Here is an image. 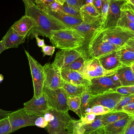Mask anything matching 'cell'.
<instances>
[{"mask_svg":"<svg viewBox=\"0 0 134 134\" xmlns=\"http://www.w3.org/2000/svg\"><path fill=\"white\" fill-rule=\"evenodd\" d=\"M23 2L25 5V15L31 17L35 23V26L30 36L31 38L40 36L50 39L54 31L69 29L40 10L33 1L23 0Z\"/></svg>","mask_w":134,"mask_h":134,"instance_id":"obj_1","label":"cell"},{"mask_svg":"<svg viewBox=\"0 0 134 134\" xmlns=\"http://www.w3.org/2000/svg\"><path fill=\"white\" fill-rule=\"evenodd\" d=\"M81 12L83 23L70 29L76 30L83 37L81 46L75 50L80 53L85 61H88L91 60L89 53L90 43L96 32L103 29L101 24V16L95 18L88 15L84 12Z\"/></svg>","mask_w":134,"mask_h":134,"instance_id":"obj_2","label":"cell"},{"mask_svg":"<svg viewBox=\"0 0 134 134\" xmlns=\"http://www.w3.org/2000/svg\"><path fill=\"white\" fill-rule=\"evenodd\" d=\"M49 39L54 47L61 50L77 49L84 40L80 34L70 29L54 31Z\"/></svg>","mask_w":134,"mask_h":134,"instance_id":"obj_3","label":"cell"},{"mask_svg":"<svg viewBox=\"0 0 134 134\" xmlns=\"http://www.w3.org/2000/svg\"><path fill=\"white\" fill-rule=\"evenodd\" d=\"M90 82L87 90L91 96L101 94L121 87L116 73L110 76L93 78Z\"/></svg>","mask_w":134,"mask_h":134,"instance_id":"obj_4","label":"cell"},{"mask_svg":"<svg viewBox=\"0 0 134 134\" xmlns=\"http://www.w3.org/2000/svg\"><path fill=\"white\" fill-rule=\"evenodd\" d=\"M28 58L33 84L34 95L36 98H40L44 92V75L43 66L25 50Z\"/></svg>","mask_w":134,"mask_h":134,"instance_id":"obj_5","label":"cell"},{"mask_svg":"<svg viewBox=\"0 0 134 134\" xmlns=\"http://www.w3.org/2000/svg\"><path fill=\"white\" fill-rule=\"evenodd\" d=\"M102 29L96 32L90 43L89 53L91 59H98L121 47L111 44L104 40Z\"/></svg>","mask_w":134,"mask_h":134,"instance_id":"obj_6","label":"cell"},{"mask_svg":"<svg viewBox=\"0 0 134 134\" xmlns=\"http://www.w3.org/2000/svg\"><path fill=\"white\" fill-rule=\"evenodd\" d=\"M102 32L104 40L118 47H123L134 38V32L118 26L102 29Z\"/></svg>","mask_w":134,"mask_h":134,"instance_id":"obj_7","label":"cell"},{"mask_svg":"<svg viewBox=\"0 0 134 134\" xmlns=\"http://www.w3.org/2000/svg\"><path fill=\"white\" fill-rule=\"evenodd\" d=\"M39 116L29 113L24 107L12 112L8 116L11 126V134L22 128L34 126Z\"/></svg>","mask_w":134,"mask_h":134,"instance_id":"obj_8","label":"cell"},{"mask_svg":"<svg viewBox=\"0 0 134 134\" xmlns=\"http://www.w3.org/2000/svg\"><path fill=\"white\" fill-rule=\"evenodd\" d=\"M44 92L50 109L61 112H68V97L63 88L51 90L45 87Z\"/></svg>","mask_w":134,"mask_h":134,"instance_id":"obj_9","label":"cell"},{"mask_svg":"<svg viewBox=\"0 0 134 134\" xmlns=\"http://www.w3.org/2000/svg\"><path fill=\"white\" fill-rule=\"evenodd\" d=\"M124 96L113 91H109L101 94L91 96L88 102V107L101 105L113 111Z\"/></svg>","mask_w":134,"mask_h":134,"instance_id":"obj_10","label":"cell"},{"mask_svg":"<svg viewBox=\"0 0 134 134\" xmlns=\"http://www.w3.org/2000/svg\"><path fill=\"white\" fill-rule=\"evenodd\" d=\"M116 72H110L105 70L101 66L98 59H93L85 61L83 65L78 72L85 79L90 81L93 78L110 76L116 73Z\"/></svg>","mask_w":134,"mask_h":134,"instance_id":"obj_11","label":"cell"},{"mask_svg":"<svg viewBox=\"0 0 134 134\" xmlns=\"http://www.w3.org/2000/svg\"><path fill=\"white\" fill-rule=\"evenodd\" d=\"M45 87L51 90L62 88V78L61 69L53 63H47L43 66Z\"/></svg>","mask_w":134,"mask_h":134,"instance_id":"obj_12","label":"cell"},{"mask_svg":"<svg viewBox=\"0 0 134 134\" xmlns=\"http://www.w3.org/2000/svg\"><path fill=\"white\" fill-rule=\"evenodd\" d=\"M116 26L134 32V0L125 1Z\"/></svg>","mask_w":134,"mask_h":134,"instance_id":"obj_13","label":"cell"},{"mask_svg":"<svg viewBox=\"0 0 134 134\" xmlns=\"http://www.w3.org/2000/svg\"><path fill=\"white\" fill-rule=\"evenodd\" d=\"M50 110L53 118L48 122L46 127L49 134H54L61 129L66 128L72 120L68 112H61L52 109H50Z\"/></svg>","mask_w":134,"mask_h":134,"instance_id":"obj_14","label":"cell"},{"mask_svg":"<svg viewBox=\"0 0 134 134\" xmlns=\"http://www.w3.org/2000/svg\"><path fill=\"white\" fill-rule=\"evenodd\" d=\"M24 108L29 113L38 116H43L47 110L50 109L48 103L45 92L38 98L33 97L25 103Z\"/></svg>","mask_w":134,"mask_h":134,"instance_id":"obj_15","label":"cell"},{"mask_svg":"<svg viewBox=\"0 0 134 134\" xmlns=\"http://www.w3.org/2000/svg\"><path fill=\"white\" fill-rule=\"evenodd\" d=\"M123 0H109V6L103 29L116 26L121 15V8L124 3Z\"/></svg>","mask_w":134,"mask_h":134,"instance_id":"obj_16","label":"cell"},{"mask_svg":"<svg viewBox=\"0 0 134 134\" xmlns=\"http://www.w3.org/2000/svg\"><path fill=\"white\" fill-rule=\"evenodd\" d=\"M81 56L75 49H64L56 53L53 64L60 69H63Z\"/></svg>","mask_w":134,"mask_h":134,"instance_id":"obj_17","label":"cell"},{"mask_svg":"<svg viewBox=\"0 0 134 134\" xmlns=\"http://www.w3.org/2000/svg\"><path fill=\"white\" fill-rule=\"evenodd\" d=\"M34 26L35 23L33 19L31 17L25 15L15 22L10 28L19 35L28 38L31 36Z\"/></svg>","mask_w":134,"mask_h":134,"instance_id":"obj_18","label":"cell"},{"mask_svg":"<svg viewBox=\"0 0 134 134\" xmlns=\"http://www.w3.org/2000/svg\"><path fill=\"white\" fill-rule=\"evenodd\" d=\"M103 68L107 71L116 72L124 67L119 59L117 50L107 54L98 59Z\"/></svg>","mask_w":134,"mask_h":134,"instance_id":"obj_19","label":"cell"},{"mask_svg":"<svg viewBox=\"0 0 134 134\" xmlns=\"http://www.w3.org/2000/svg\"><path fill=\"white\" fill-rule=\"evenodd\" d=\"M120 62L125 66H130L134 63V38L129 40L117 50Z\"/></svg>","mask_w":134,"mask_h":134,"instance_id":"obj_20","label":"cell"},{"mask_svg":"<svg viewBox=\"0 0 134 134\" xmlns=\"http://www.w3.org/2000/svg\"><path fill=\"white\" fill-rule=\"evenodd\" d=\"M26 37L19 35L15 30L10 27L1 41L6 50L11 48H18L25 43Z\"/></svg>","mask_w":134,"mask_h":134,"instance_id":"obj_21","label":"cell"},{"mask_svg":"<svg viewBox=\"0 0 134 134\" xmlns=\"http://www.w3.org/2000/svg\"><path fill=\"white\" fill-rule=\"evenodd\" d=\"M61 75L64 81L74 85L88 87L90 82L84 78L83 76L77 71L66 69H61Z\"/></svg>","mask_w":134,"mask_h":134,"instance_id":"obj_22","label":"cell"},{"mask_svg":"<svg viewBox=\"0 0 134 134\" xmlns=\"http://www.w3.org/2000/svg\"><path fill=\"white\" fill-rule=\"evenodd\" d=\"M133 119L134 116H129L104 126V134H124L128 125Z\"/></svg>","mask_w":134,"mask_h":134,"instance_id":"obj_23","label":"cell"},{"mask_svg":"<svg viewBox=\"0 0 134 134\" xmlns=\"http://www.w3.org/2000/svg\"><path fill=\"white\" fill-rule=\"evenodd\" d=\"M45 13L57 19L69 29L79 25L83 23L82 19L69 16L62 12H47Z\"/></svg>","mask_w":134,"mask_h":134,"instance_id":"obj_24","label":"cell"},{"mask_svg":"<svg viewBox=\"0 0 134 134\" xmlns=\"http://www.w3.org/2000/svg\"><path fill=\"white\" fill-rule=\"evenodd\" d=\"M116 74L122 87L134 85V72L130 66H124L117 70Z\"/></svg>","mask_w":134,"mask_h":134,"instance_id":"obj_25","label":"cell"},{"mask_svg":"<svg viewBox=\"0 0 134 134\" xmlns=\"http://www.w3.org/2000/svg\"><path fill=\"white\" fill-rule=\"evenodd\" d=\"M68 97H80L82 94L87 91V88L85 86L74 85L63 81L62 87Z\"/></svg>","mask_w":134,"mask_h":134,"instance_id":"obj_26","label":"cell"},{"mask_svg":"<svg viewBox=\"0 0 134 134\" xmlns=\"http://www.w3.org/2000/svg\"><path fill=\"white\" fill-rule=\"evenodd\" d=\"M129 116L122 111H111L108 113L102 115V121L103 127L110 124L125 118Z\"/></svg>","mask_w":134,"mask_h":134,"instance_id":"obj_27","label":"cell"},{"mask_svg":"<svg viewBox=\"0 0 134 134\" xmlns=\"http://www.w3.org/2000/svg\"><path fill=\"white\" fill-rule=\"evenodd\" d=\"M67 105L69 110L75 112L80 118H81L80 97H68Z\"/></svg>","mask_w":134,"mask_h":134,"instance_id":"obj_28","label":"cell"},{"mask_svg":"<svg viewBox=\"0 0 134 134\" xmlns=\"http://www.w3.org/2000/svg\"><path fill=\"white\" fill-rule=\"evenodd\" d=\"M102 115L97 116L94 120L92 123L82 125L85 129L84 134L90 133L97 129L103 128V125L102 123Z\"/></svg>","mask_w":134,"mask_h":134,"instance_id":"obj_29","label":"cell"},{"mask_svg":"<svg viewBox=\"0 0 134 134\" xmlns=\"http://www.w3.org/2000/svg\"><path fill=\"white\" fill-rule=\"evenodd\" d=\"M61 12L69 16L82 19L80 11L67 4L66 2L62 6Z\"/></svg>","mask_w":134,"mask_h":134,"instance_id":"obj_30","label":"cell"},{"mask_svg":"<svg viewBox=\"0 0 134 134\" xmlns=\"http://www.w3.org/2000/svg\"><path fill=\"white\" fill-rule=\"evenodd\" d=\"M111 110L101 105L93 106L88 108L86 111V114L92 113L96 116L104 115L111 112Z\"/></svg>","mask_w":134,"mask_h":134,"instance_id":"obj_31","label":"cell"},{"mask_svg":"<svg viewBox=\"0 0 134 134\" xmlns=\"http://www.w3.org/2000/svg\"><path fill=\"white\" fill-rule=\"evenodd\" d=\"M91 95L88 93V90L87 91L84 92L80 97V111L81 118L83 117L85 115L86 110L88 107V101Z\"/></svg>","mask_w":134,"mask_h":134,"instance_id":"obj_32","label":"cell"},{"mask_svg":"<svg viewBox=\"0 0 134 134\" xmlns=\"http://www.w3.org/2000/svg\"><path fill=\"white\" fill-rule=\"evenodd\" d=\"M80 11L92 17L98 18L99 16H101L96 9L93 3L89 4L83 5L80 8Z\"/></svg>","mask_w":134,"mask_h":134,"instance_id":"obj_33","label":"cell"},{"mask_svg":"<svg viewBox=\"0 0 134 134\" xmlns=\"http://www.w3.org/2000/svg\"><path fill=\"white\" fill-rule=\"evenodd\" d=\"M85 61L83 58L81 56H80L63 69H68L78 72L83 65Z\"/></svg>","mask_w":134,"mask_h":134,"instance_id":"obj_34","label":"cell"},{"mask_svg":"<svg viewBox=\"0 0 134 134\" xmlns=\"http://www.w3.org/2000/svg\"><path fill=\"white\" fill-rule=\"evenodd\" d=\"M133 100H134V94L129 96H124L117 104L113 111H121L123 107L126 105L130 102Z\"/></svg>","mask_w":134,"mask_h":134,"instance_id":"obj_35","label":"cell"},{"mask_svg":"<svg viewBox=\"0 0 134 134\" xmlns=\"http://www.w3.org/2000/svg\"><path fill=\"white\" fill-rule=\"evenodd\" d=\"M11 126L8 117L0 120V134H10Z\"/></svg>","mask_w":134,"mask_h":134,"instance_id":"obj_36","label":"cell"},{"mask_svg":"<svg viewBox=\"0 0 134 134\" xmlns=\"http://www.w3.org/2000/svg\"><path fill=\"white\" fill-rule=\"evenodd\" d=\"M109 6V0H102L101 24L103 28L104 23L106 20Z\"/></svg>","mask_w":134,"mask_h":134,"instance_id":"obj_37","label":"cell"},{"mask_svg":"<svg viewBox=\"0 0 134 134\" xmlns=\"http://www.w3.org/2000/svg\"><path fill=\"white\" fill-rule=\"evenodd\" d=\"M96 116L92 113L86 114L83 117L80 118L79 121L82 125L90 124L94 120Z\"/></svg>","mask_w":134,"mask_h":134,"instance_id":"obj_38","label":"cell"},{"mask_svg":"<svg viewBox=\"0 0 134 134\" xmlns=\"http://www.w3.org/2000/svg\"><path fill=\"white\" fill-rule=\"evenodd\" d=\"M85 0H65L67 4L72 6L76 9L80 10L84 5Z\"/></svg>","mask_w":134,"mask_h":134,"instance_id":"obj_39","label":"cell"},{"mask_svg":"<svg viewBox=\"0 0 134 134\" xmlns=\"http://www.w3.org/2000/svg\"><path fill=\"white\" fill-rule=\"evenodd\" d=\"M121 111L129 115L134 116V100L132 101L123 107Z\"/></svg>","mask_w":134,"mask_h":134,"instance_id":"obj_40","label":"cell"},{"mask_svg":"<svg viewBox=\"0 0 134 134\" xmlns=\"http://www.w3.org/2000/svg\"><path fill=\"white\" fill-rule=\"evenodd\" d=\"M74 121V120H72L66 128L61 129L54 134H72L73 129Z\"/></svg>","mask_w":134,"mask_h":134,"instance_id":"obj_41","label":"cell"},{"mask_svg":"<svg viewBox=\"0 0 134 134\" xmlns=\"http://www.w3.org/2000/svg\"><path fill=\"white\" fill-rule=\"evenodd\" d=\"M41 48V51L43 54V56L44 57L45 55L52 56L53 55L54 52L55 48L54 46L45 45Z\"/></svg>","mask_w":134,"mask_h":134,"instance_id":"obj_42","label":"cell"},{"mask_svg":"<svg viewBox=\"0 0 134 134\" xmlns=\"http://www.w3.org/2000/svg\"><path fill=\"white\" fill-rule=\"evenodd\" d=\"M48 124V122L45 120L43 116H40L38 117L35 121V125L42 128H46Z\"/></svg>","mask_w":134,"mask_h":134,"instance_id":"obj_43","label":"cell"},{"mask_svg":"<svg viewBox=\"0 0 134 134\" xmlns=\"http://www.w3.org/2000/svg\"><path fill=\"white\" fill-rule=\"evenodd\" d=\"M113 91L123 96H129L132 95L128 91L125 87H122L121 86V87L117 88H116Z\"/></svg>","mask_w":134,"mask_h":134,"instance_id":"obj_44","label":"cell"},{"mask_svg":"<svg viewBox=\"0 0 134 134\" xmlns=\"http://www.w3.org/2000/svg\"><path fill=\"white\" fill-rule=\"evenodd\" d=\"M124 134H134V119L129 123Z\"/></svg>","mask_w":134,"mask_h":134,"instance_id":"obj_45","label":"cell"},{"mask_svg":"<svg viewBox=\"0 0 134 134\" xmlns=\"http://www.w3.org/2000/svg\"><path fill=\"white\" fill-rule=\"evenodd\" d=\"M102 0H94L93 4L100 15L102 14Z\"/></svg>","mask_w":134,"mask_h":134,"instance_id":"obj_46","label":"cell"},{"mask_svg":"<svg viewBox=\"0 0 134 134\" xmlns=\"http://www.w3.org/2000/svg\"><path fill=\"white\" fill-rule=\"evenodd\" d=\"M12 111H6L0 108V120L8 116Z\"/></svg>","mask_w":134,"mask_h":134,"instance_id":"obj_47","label":"cell"},{"mask_svg":"<svg viewBox=\"0 0 134 134\" xmlns=\"http://www.w3.org/2000/svg\"><path fill=\"white\" fill-rule=\"evenodd\" d=\"M35 38H36V40L37 44L39 47L42 48L44 45H46L44 39H41L40 38H39L38 36H36Z\"/></svg>","mask_w":134,"mask_h":134,"instance_id":"obj_48","label":"cell"},{"mask_svg":"<svg viewBox=\"0 0 134 134\" xmlns=\"http://www.w3.org/2000/svg\"><path fill=\"white\" fill-rule=\"evenodd\" d=\"M77 134H84L85 132V129L80 122L79 120L77 124Z\"/></svg>","mask_w":134,"mask_h":134,"instance_id":"obj_49","label":"cell"},{"mask_svg":"<svg viewBox=\"0 0 134 134\" xmlns=\"http://www.w3.org/2000/svg\"><path fill=\"white\" fill-rule=\"evenodd\" d=\"M79 120H74V121L73 129L72 134H77V124Z\"/></svg>","mask_w":134,"mask_h":134,"instance_id":"obj_50","label":"cell"},{"mask_svg":"<svg viewBox=\"0 0 134 134\" xmlns=\"http://www.w3.org/2000/svg\"><path fill=\"white\" fill-rule=\"evenodd\" d=\"M103 130V128H102L97 129V130H95V131L92 132H90V133L84 134H101Z\"/></svg>","mask_w":134,"mask_h":134,"instance_id":"obj_51","label":"cell"},{"mask_svg":"<svg viewBox=\"0 0 134 134\" xmlns=\"http://www.w3.org/2000/svg\"><path fill=\"white\" fill-rule=\"evenodd\" d=\"M127 90L131 94H134V85L132 86H126L125 87Z\"/></svg>","mask_w":134,"mask_h":134,"instance_id":"obj_52","label":"cell"},{"mask_svg":"<svg viewBox=\"0 0 134 134\" xmlns=\"http://www.w3.org/2000/svg\"><path fill=\"white\" fill-rule=\"evenodd\" d=\"M5 50H6L5 49L3 45L2 41H0V54H1L3 52L5 51Z\"/></svg>","mask_w":134,"mask_h":134,"instance_id":"obj_53","label":"cell"},{"mask_svg":"<svg viewBox=\"0 0 134 134\" xmlns=\"http://www.w3.org/2000/svg\"><path fill=\"white\" fill-rule=\"evenodd\" d=\"M93 0H85L84 5L89 4L93 3Z\"/></svg>","mask_w":134,"mask_h":134,"instance_id":"obj_54","label":"cell"},{"mask_svg":"<svg viewBox=\"0 0 134 134\" xmlns=\"http://www.w3.org/2000/svg\"><path fill=\"white\" fill-rule=\"evenodd\" d=\"M57 1L62 6L63 5L65 2V0H57Z\"/></svg>","mask_w":134,"mask_h":134,"instance_id":"obj_55","label":"cell"},{"mask_svg":"<svg viewBox=\"0 0 134 134\" xmlns=\"http://www.w3.org/2000/svg\"><path fill=\"white\" fill-rule=\"evenodd\" d=\"M4 79V77L2 74H0V83H2Z\"/></svg>","mask_w":134,"mask_h":134,"instance_id":"obj_56","label":"cell"},{"mask_svg":"<svg viewBox=\"0 0 134 134\" xmlns=\"http://www.w3.org/2000/svg\"><path fill=\"white\" fill-rule=\"evenodd\" d=\"M131 67V69L132 71L134 72V64H132L130 66Z\"/></svg>","mask_w":134,"mask_h":134,"instance_id":"obj_57","label":"cell"},{"mask_svg":"<svg viewBox=\"0 0 134 134\" xmlns=\"http://www.w3.org/2000/svg\"><path fill=\"white\" fill-rule=\"evenodd\" d=\"M101 134H104V131H103H103L102 132V133H101Z\"/></svg>","mask_w":134,"mask_h":134,"instance_id":"obj_58","label":"cell"}]
</instances>
